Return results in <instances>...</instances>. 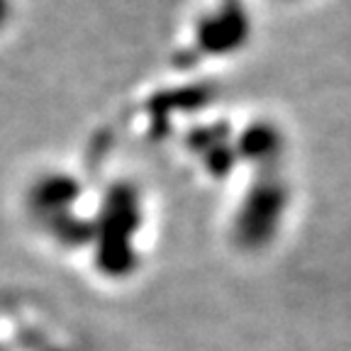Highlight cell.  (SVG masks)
<instances>
[{
    "mask_svg": "<svg viewBox=\"0 0 351 351\" xmlns=\"http://www.w3.org/2000/svg\"><path fill=\"white\" fill-rule=\"evenodd\" d=\"M285 203H288V191L274 176L269 181L254 186L237 215L234 234L241 247L256 249L271 241L285 213Z\"/></svg>",
    "mask_w": 351,
    "mask_h": 351,
    "instance_id": "1",
    "label": "cell"
},
{
    "mask_svg": "<svg viewBox=\"0 0 351 351\" xmlns=\"http://www.w3.org/2000/svg\"><path fill=\"white\" fill-rule=\"evenodd\" d=\"M244 15L234 8H222V10H213L203 22H200V37L197 42L203 44L208 51H222V49H232L239 39L244 37L241 34V25H244Z\"/></svg>",
    "mask_w": 351,
    "mask_h": 351,
    "instance_id": "2",
    "label": "cell"
},
{
    "mask_svg": "<svg viewBox=\"0 0 351 351\" xmlns=\"http://www.w3.org/2000/svg\"><path fill=\"white\" fill-rule=\"evenodd\" d=\"M10 10H12L10 0H0V29H3L8 22H10Z\"/></svg>",
    "mask_w": 351,
    "mask_h": 351,
    "instance_id": "3",
    "label": "cell"
}]
</instances>
